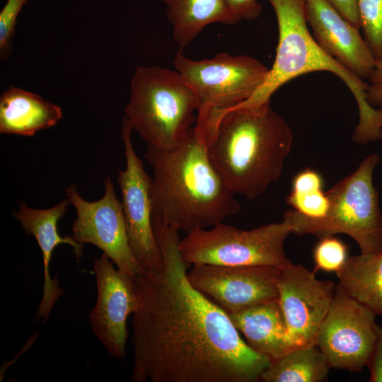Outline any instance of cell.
<instances>
[{
    "mask_svg": "<svg viewBox=\"0 0 382 382\" xmlns=\"http://www.w3.org/2000/svg\"><path fill=\"white\" fill-rule=\"evenodd\" d=\"M315 263L314 272H337L348 257V248L340 239L332 236L320 238L313 253Z\"/></svg>",
    "mask_w": 382,
    "mask_h": 382,
    "instance_id": "cell-23",
    "label": "cell"
},
{
    "mask_svg": "<svg viewBox=\"0 0 382 382\" xmlns=\"http://www.w3.org/2000/svg\"><path fill=\"white\" fill-rule=\"evenodd\" d=\"M227 314L247 344L271 361L291 351L279 299Z\"/></svg>",
    "mask_w": 382,
    "mask_h": 382,
    "instance_id": "cell-16",
    "label": "cell"
},
{
    "mask_svg": "<svg viewBox=\"0 0 382 382\" xmlns=\"http://www.w3.org/2000/svg\"><path fill=\"white\" fill-rule=\"evenodd\" d=\"M173 27V38L182 50L208 25H233L241 20L226 0H163Z\"/></svg>",
    "mask_w": 382,
    "mask_h": 382,
    "instance_id": "cell-18",
    "label": "cell"
},
{
    "mask_svg": "<svg viewBox=\"0 0 382 382\" xmlns=\"http://www.w3.org/2000/svg\"><path fill=\"white\" fill-rule=\"evenodd\" d=\"M132 128L126 117L122 120L121 137L124 143L126 168L118 173L128 238L131 250L145 270H159L162 255L152 226L150 197L151 178L144 170L131 141Z\"/></svg>",
    "mask_w": 382,
    "mask_h": 382,
    "instance_id": "cell-11",
    "label": "cell"
},
{
    "mask_svg": "<svg viewBox=\"0 0 382 382\" xmlns=\"http://www.w3.org/2000/svg\"><path fill=\"white\" fill-rule=\"evenodd\" d=\"M226 1L231 11L240 20H254L261 13L262 6L257 0Z\"/></svg>",
    "mask_w": 382,
    "mask_h": 382,
    "instance_id": "cell-28",
    "label": "cell"
},
{
    "mask_svg": "<svg viewBox=\"0 0 382 382\" xmlns=\"http://www.w3.org/2000/svg\"><path fill=\"white\" fill-rule=\"evenodd\" d=\"M145 159L153 169L152 216L187 233L223 222L240 212L234 193L208 158L195 127L170 150L148 145Z\"/></svg>",
    "mask_w": 382,
    "mask_h": 382,
    "instance_id": "cell-3",
    "label": "cell"
},
{
    "mask_svg": "<svg viewBox=\"0 0 382 382\" xmlns=\"http://www.w3.org/2000/svg\"><path fill=\"white\" fill-rule=\"evenodd\" d=\"M69 204V199L66 198L53 207L36 209L18 202V209L13 212V216L20 222L25 233L35 238L39 247L47 244L56 247L67 244L72 247L76 260H79L83 246L76 242L72 236H60L57 228L58 221L66 212Z\"/></svg>",
    "mask_w": 382,
    "mask_h": 382,
    "instance_id": "cell-21",
    "label": "cell"
},
{
    "mask_svg": "<svg viewBox=\"0 0 382 382\" xmlns=\"http://www.w3.org/2000/svg\"><path fill=\"white\" fill-rule=\"evenodd\" d=\"M159 270L134 281L139 308L132 320V382H256L271 360L240 336L228 315L187 278L178 230L155 216Z\"/></svg>",
    "mask_w": 382,
    "mask_h": 382,
    "instance_id": "cell-1",
    "label": "cell"
},
{
    "mask_svg": "<svg viewBox=\"0 0 382 382\" xmlns=\"http://www.w3.org/2000/svg\"><path fill=\"white\" fill-rule=\"evenodd\" d=\"M376 316L336 286L315 340L331 368L359 372L368 366L376 342Z\"/></svg>",
    "mask_w": 382,
    "mask_h": 382,
    "instance_id": "cell-9",
    "label": "cell"
},
{
    "mask_svg": "<svg viewBox=\"0 0 382 382\" xmlns=\"http://www.w3.org/2000/svg\"><path fill=\"white\" fill-rule=\"evenodd\" d=\"M286 201L296 212L314 219L324 217L330 205L328 197L323 190L301 194L291 192Z\"/></svg>",
    "mask_w": 382,
    "mask_h": 382,
    "instance_id": "cell-25",
    "label": "cell"
},
{
    "mask_svg": "<svg viewBox=\"0 0 382 382\" xmlns=\"http://www.w3.org/2000/svg\"><path fill=\"white\" fill-rule=\"evenodd\" d=\"M277 18L279 39L272 66L261 87L248 100L232 108H255L270 103L282 86L302 74L325 71L335 74L352 92L359 120L352 140L366 144L382 139V110L366 101V82L329 55L311 34L305 0H267ZM231 110V109H230Z\"/></svg>",
    "mask_w": 382,
    "mask_h": 382,
    "instance_id": "cell-4",
    "label": "cell"
},
{
    "mask_svg": "<svg viewBox=\"0 0 382 382\" xmlns=\"http://www.w3.org/2000/svg\"><path fill=\"white\" fill-rule=\"evenodd\" d=\"M292 233L290 220L241 230L222 222L212 228H198L180 239L185 262L192 265H265L281 269L291 262L284 252V241Z\"/></svg>",
    "mask_w": 382,
    "mask_h": 382,
    "instance_id": "cell-7",
    "label": "cell"
},
{
    "mask_svg": "<svg viewBox=\"0 0 382 382\" xmlns=\"http://www.w3.org/2000/svg\"><path fill=\"white\" fill-rule=\"evenodd\" d=\"M307 23L318 45L361 79H367L376 58L358 28L327 0H305Z\"/></svg>",
    "mask_w": 382,
    "mask_h": 382,
    "instance_id": "cell-15",
    "label": "cell"
},
{
    "mask_svg": "<svg viewBox=\"0 0 382 382\" xmlns=\"http://www.w3.org/2000/svg\"><path fill=\"white\" fill-rule=\"evenodd\" d=\"M330 366L316 344L294 349L272 360L262 372L265 382H320L326 379Z\"/></svg>",
    "mask_w": 382,
    "mask_h": 382,
    "instance_id": "cell-20",
    "label": "cell"
},
{
    "mask_svg": "<svg viewBox=\"0 0 382 382\" xmlns=\"http://www.w3.org/2000/svg\"><path fill=\"white\" fill-rule=\"evenodd\" d=\"M277 286L291 350L315 344L336 286L331 281L317 279L314 272L291 262L279 269Z\"/></svg>",
    "mask_w": 382,
    "mask_h": 382,
    "instance_id": "cell-12",
    "label": "cell"
},
{
    "mask_svg": "<svg viewBox=\"0 0 382 382\" xmlns=\"http://www.w3.org/2000/svg\"><path fill=\"white\" fill-rule=\"evenodd\" d=\"M175 69L191 86L201 105L221 110L249 99L263 84L270 69L248 55L217 54L214 58L192 60L182 50L173 58Z\"/></svg>",
    "mask_w": 382,
    "mask_h": 382,
    "instance_id": "cell-8",
    "label": "cell"
},
{
    "mask_svg": "<svg viewBox=\"0 0 382 382\" xmlns=\"http://www.w3.org/2000/svg\"><path fill=\"white\" fill-rule=\"evenodd\" d=\"M200 106L194 90L175 69L138 66L125 113L132 129L149 145L168 151L187 136Z\"/></svg>",
    "mask_w": 382,
    "mask_h": 382,
    "instance_id": "cell-5",
    "label": "cell"
},
{
    "mask_svg": "<svg viewBox=\"0 0 382 382\" xmlns=\"http://www.w3.org/2000/svg\"><path fill=\"white\" fill-rule=\"evenodd\" d=\"M366 98L374 108L382 110V55L376 59V64L367 79Z\"/></svg>",
    "mask_w": 382,
    "mask_h": 382,
    "instance_id": "cell-26",
    "label": "cell"
},
{
    "mask_svg": "<svg viewBox=\"0 0 382 382\" xmlns=\"http://www.w3.org/2000/svg\"><path fill=\"white\" fill-rule=\"evenodd\" d=\"M62 108L37 94L10 86L0 97V133L32 137L54 126Z\"/></svg>",
    "mask_w": 382,
    "mask_h": 382,
    "instance_id": "cell-17",
    "label": "cell"
},
{
    "mask_svg": "<svg viewBox=\"0 0 382 382\" xmlns=\"http://www.w3.org/2000/svg\"><path fill=\"white\" fill-rule=\"evenodd\" d=\"M103 183L104 195L94 202L83 199L74 185L66 187L67 198L76 212L71 236L83 246L89 243L102 250L118 270L134 278L143 268L131 250L122 204L111 178L106 176Z\"/></svg>",
    "mask_w": 382,
    "mask_h": 382,
    "instance_id": "cell-10",
    "label": "cell"
},
{
    "mask_svg": "<svg viewBox=\"0 0 382 382\" xmlns=\"http://www.w3.org/2000/svg\"><path fill=\"white\" fill-rule=\"evenodd\" d=\"M279 269L265 265H192V285L231 313L279 299Z\"/></svg>",
    "mask_w": 382,
    "mask_h": 382,
    "instance_id": "cell-13",
    "label": "cell"
},
{
    "mask_svg": "<svg viewBox=\"0 0 382 382\" xmlns=\"http://www.w3.org/2000/svg\"><path fill=\"white\" fill-rule=\"evenodd\" d=\"M323 180L316 171L306 169L299 173L292 182V192L301 194L323 190Z\"/></svg>",
    "mask_w": 382,
    "mask_h": 382,
    "instance_id": "cell-27",
    "label": "cell"
},
{
    "mask_svg": "<svg viewBox=\"0 0 382 382\" xmlns=\"http://www.w3.org/2000/svg\"><path fill=\"white\" fill-rule=\"evenodd\" d=\"M367 366L370 371L369 381L382 382V328L378 324L376 345Z\"/></svg>",
    "mask_w": 382,
    "mask_h": 382,
    "instance_id": "cell-29",
    "label": "cell"
},
{
    "mask_svg": "<svg viewBox=\"0 0 382 382\" xmlns=\"http://www.w3.org/2000/svg\"><path fill=\"white\" fill-rule=\"evenodd\" d=\"M350 23L361 28L358 0H327Z\"/></svg>",
    "mask_w": 382,
    "mask_h": 382,
    "instance_id": "cell-30",
    "label": "cell"
},
{
    "mask_svg": "<svg viewBox=\"0 0 382 382\" xmlns=\"http://www.w3.org/2000/svg\"><path fill=\"white\" fill-rule=\"evenodd\" d=\"M379 160L378 155L371 154L354 172L325 192L330 205L324 217L310 218L296 210H286L284 216L290 220L292 233L319 238L344 233L357 243L361 253L382 250L379 193L373 183V173Z\"/></svg>",
    "mask_w": 382,
    "mask_h": 382,
    "instance_id": "cell-6",
    "label": "cell"
},
{
    "mask_svg": "<svg viewBox=\"0 0 382 382\" xmlns=\"http://www.w3.org/2000/svg\"><path fill=\"white\" fill-rule=\"evenodd\" d=\"M28 0H7L0 12V59L6 60L10 55L15 35L18 15Z\"/></svg>",
    "mask_w": 382,
    "mask_h": 382,
    "instance_id": "cell-24",
    "label": "cell"
},
{
    "mask_svg": "<svg viewBox=\"0 0 382 382\" xmlns=\"http://www.w3.org/2000/svg\"><path fill=\"white\" fill-rule=\"evenodd\" d=\"M103 253L93 260L97 299L89 314L93 334L107 352L119 359L126 356L127 318L139 308L134 278L113 266Z\"/></svg>",
    "mask_w": 382,
    "mask_h": 382,
    "instance_id": "cell-14",
    "label": "cell"
},
{
    "mask_svg": "<svg viewBox=\"0 0 382 382\" xmlns=\"http://www.w3.org/2000/svg\"><path fill=\"white\" fill-rule=\"evenodd\" d=\"M195 128L213 168L234 194L247 199L279 180L294 141L291 128L270 103L228 110L202 105Z\"/></svg>",
    "mask_w": 382,
    "mask_h": 382,
    "instance_id": "cell-2",
    "label": "cell"
},
{
    "mask_svg": "<svg viewBox=\"0 0 382 382\" xmlns=\"http://www.w3.org/2000/svg\"><path fill=\"white\" fill-rule=\"evenodd\" d=\"M336 275L349 296L382 316V250L349 257Z\"/></svg>",
    "mask_w": 382,
    "mask_h": 382,
    "instance_id": "cell-19",
    "label": "cell"
},
{
    "mask_svg": "<svg viewBox=\"0 0 382 382\" xmlns=\"http://www.w3.org/2000/svg\"><path fill=\"white\" fill-rule=\"evenodd\" d=\"M364 39L374 57L382 55V0H358Z\"/></svg>",
    "mask_w": 382,
    "mask_h": 382,
    "instance_id": "cell-22",
    "label": "cell"
}]
</instances>
